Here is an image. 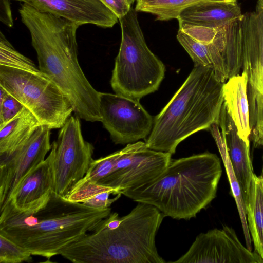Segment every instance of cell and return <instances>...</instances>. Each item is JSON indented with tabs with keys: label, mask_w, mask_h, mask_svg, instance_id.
<instances>
[{
	"label": "cell",
	"mask_w": 263,
	"mask_h": 263,
	"mask_svg": "<svg viewBox=\"0 0 263 263\" xmlns=\"http://www.w3.org/2000/svg\"><path fill=\"white\" fill-rule=\"evenodd\" d=\"M18 12L30 32L40 70L68 96L78 117L101 121L100 92L89 83L78 61L76 31L79 26L25 3Z\"/></svg>",
	"instance_id": "cell-1"
},
{
	"label": "cell",
	"mask_w": 263,
	"mask_h": 263,
	"mask_svg": "<svg viewBox=\"0 0 263 263\" xmlns=\"http://www.w3.org/2000/svg\"><path fill=\"white\" fill-rule=\"evenodd\" d=\"M164 217L156 207L138 202L122 217L111 213L61 255L74 263H164L155 243Z\"/></svg>",
	"instance_id": "cell-2"
},
{
	"label": "cell",
	"mask_w": 263,
	"mask_h": 263,
	"mask_svg": "<svg viewBox=\"0 0 263 263\" xmlns=\"http://www.w3.org/2000/svg\"><path fill=\"white\" fill-rule=\"evenodd\" d=\"M1 212L0 234L33 255L50 259L61 255L111 213V208L93 209L53 192L38 212L24 214L5 208Z\"/></svg>",
	"instance_id": "cell-3"
},
{
	"label": "cell",
	"mask_w": 263,
	"mask_h": 263,
	"mask_svg": "<svg viewBox=\"0 0 263 263\" xmlns=\"http://www.w3.org/2000/svg\"><path fill=\"white\" fill-rule=\"evenodd\" d=\"M222 172L219 157L207 152L172 159L156 179L121 194L156 207L165 217L189 220L216 197Z\"/></svg>",
	"instance_id": "cell-4"
},
{
	"label": "cell",
	"mask_w": 263,
	"mask_h": 263,
	"mask_svg": "<svg viewBox=\"0 0 263 263\" xmlns=\"http://www.w3.org/2000/svg\"><path fill=\"white\" fill-rule=\"evenodd\" d=\"M224 83L213 69L194 64L185 82L154 118L145 139L147 147L172 155L190 136L214 124L219 125Z\"/></svg>",
	"instance_id": "cell-5"
},
{
	"label": "cell",
	"mask_w": 263,
	"mask_h": 263,
	"mask_svg": "<svg viewBox=\"0 0 263 263\" xmlns=\"http://www.w3.org/2000/svg\"><path fill=\"white\" fill-rule=\"evenodd\" d=\"M137 12L132 8L119 19L121 41L110 84L115 93L140 100L158 90L165 66L147 46Z\"/></svg>",
	"instance_id": "cell-6"
},
{
	"label": "cell",
	"mask_w": 263,
	"mask_h": 263,
	"mask_svg": "<svg viewBox=\"0 0 263 263\" xmlns=\"http://www.w3.org/2000/svg\"><path fill=\"white\" fill-rule=\"evenodd\" d=\"M0 87L51 129L61 128L74 112L68 96L41 71L0 65Z\"/></svg>",
	"instance_id": "cell-7"
},
{
	"label": "cell",
	"mask_w": 263,
	"mask_h": 263,
	"mask_svg": "<svg viewBox=\"0 0 263 263\" xmlns=\"http://www.w3.org/2000/svg\"><path fill=\"white\" fill-rule=\"evenodd\" d=\"M60 129L51 144L54 192L65 197L87 173L94 147L84 140L79 117L71 116Z\"/></svg>",
	"instance_id": "cell-8"
},
{
	"label": "cell",
	"mask_w": 263,
	"mask_h": 263,
	"mask_svg": "<svg viewBox=\"0 0 263 263\" xmlns=\"http://www.w3.org/2000/svg\"><path fill=\"white\" fill-rule=\"evenodd\" d=\"M172 154L147 147L145 142L127 144L112 171L98 183L121 192L143 186L158 177L167 168Z\"/></svg>",
	"instance_id": "cell-9"
},
{
	"label": "cell",
	"mask_w": 263,
	"mask_h": 263,
	"mask_svg": "<svg viewBox=\"0 0 263 263\" xmlns=\"http://www.w3.org/2000/svg\"><path fill=\"white\" fill-rule=\"evenodd\" d=\"M101 121L115 144H125L147 138L153 117L139 102L117 93L100 92Z\"/></svg>",
	"instance_id": "cell-10"
},
{
	"label": "cell",
	"mask_w": 263,
	"mask_h": 263,
	"mask_svg": "<svg viewBox=\"0 0 263 263\" xmlns=\"http://www.w3.org/2000/svg\"><path fill=\"white\" fill-rule=\"evenodd\" d=\"M169 262L263 263V259L241 243L233 228L224 226L200 233L185 254Z\"/></svg>",
	"instance_id": "cell-11"
},
{
	"label": "cell",
	"mask_w": 263,
	"mask_h": 263,
	"mask_svg": "<svg viewBox=\"0 0 263 263\" xmlns=\"http://www.w3.org/2000/svg\"><path fill=\"white\" fill-rule=\"evenodd\" d=\"M50 130L46 125H40L15 151L0 157V210L9 202L24 177L46 159L52 147Z\"/></svg>",
	"instance_id": "cell-12"
},
{
	"label": "cell",
	"mask_w": 263,
	"mask_h": 263,
	"mask_svg": "<svg viewBox=\"0 0 263 263\" xmlns=\"http://www.w3.org/2000/svg\"><path fill=\"white\" fill-rule=\"evenodd\" d=\"M53 157V152L51 149L49 155L44 161L22 180L4 208L31 214L46 205L54 192Z\"/></svg>",
	"instance_id": "cell-13"
},
{
	"label": "cell",
	"mask_w": 263,
	"mask_h": 263,
	"mask_svg": "<svg viewBox=\"0 0 263 263\" xmlns=\"http://www.w3.org/2000/svg\"><path fill=\"white\" fill-rule=\"evenodd\" d=\"M12 1L28 4L41 12L65 18L79 26L89 24L111 28L119 21L101 0Z\"/></svg>",
	"instance_id": "cell-14"
},
{
	"label": "cell",
	"mask_w": 263,
	"mask_h": 263,
	"mask_svg": "<svg viewBox=\"0 0 263 263\" xmlns=\"http://www.w3.org/2000/svg\"><path fill=\"white\" fill-rule=\"evenodd\" d=\"M243 14L236 0L203 2L183 10L177 18L179 29L220 28L241 18Z\"/></svg>",
	"instance_id": "cell-15"
},
{
	"label": "cell",
	"mask_w": 263,
	"mask_h": 263,
	"mask_svg": "<svg viewBox=\"0 0 263 263\" xmlns=\"http://www.w3.org/2000/svg\"><path fill=\"white\" fill-rule=\"evenodd\" d=\"M219 125L224 135L229 158L246 204L254 174L250 157V142L244 141L238 135L235 125L224 103Z\"/></svg>",
	"instance_id": "cell-16"
},
{
	"label": "cell",
	"mask_w": 263,
	"mask_h": 263,
	"mask_svg": "<svg viewBox=\"0 0 263 263\" xmlns=\"http://www.w3.org/2000/svg\"><path fill=\"white\" fill-rule=\"evenodd\" d=\"M248 77L244 71L229 78L223 85V103L239 137L250 142L251 129L247 96Z\"/></svg>",
	"instance_id": "cell-17"
},
{
	"label": "cell",
	"mask_w": 263,
	"mask_h": 263,
	"mask_svg": "<svg viewBox=\"0 0 263 263\" xmlns=\"http://www.w3.org/2000/svg\"><path fill=\"white\" fill-rule=\"evenodd\" d=\"M177 39L192 58L194 64H200L213 69L219 81L225 83L228 79L222 56L224 35L220 34L209 43L199 42L179 29Z\"/></svg>",
	"instance_id": "cell-18"
},
{
	"label": "cell",
	"mask_w": 263,
	"mask_h": 263,
	"mask_svg": "<svg viewBox=\"0 0 263 263\" xmlns=\"http://www.w3.org/2000/svg\"><path fill=\"white\" fill-rule=\"evenodd\" d=\"M41 123L27 108L0 128V157L7 156L23 144Z\"/></svg>",
	"instance_id": "cell-19"
},
{
	"label": "cell",
	"mask_w": 263,
	"mask_h": 263,
	"mask_svg": "<svg viewBox=\"0 0 263 263\" xmlns=\"http://www.w3.org/2000/svg\"><path fill=\"white\" fill-rule=\"evenodd\" d=\"M246 206L255 251L263 259V176L253 174Z\"/></svg>",
	"instance_id": "cell-20"
},
{
	"label": "cell",
	"mask_w": 263,
	"mask_h": 263,
	"mask_svg": "<svg viewBox=\"0 0 263 263\" xmlns=\"http://www.w3.org/2000/svg\"><path fill=\"white\" fill-rule=\"evenodd\" d=\"M210 129L218 146L227 171L231 187V193L235 199L241 220L246 247L252 251V239L247 221L246 206L229 158L224 135L222 132H220L217 124L213 125Z\"/></svg>",
	"instance_id": "cell-21"
},
{
	"label": "cell",
	"mask_w": 263,
	"mask_h": 263,
	"mask_svg": "<svg viewBox=\"0 0 263 263\" xmlns=\"http://www.w3.org/2000/svg\"><path fill=\"white\" fill-rule=\"evenodd\" d=\"M242 18L226 26L222 56L228 79L239 74L243 65V31Z\"/></svg>",
	"instance_id": "cell-22"
},
{
	"label": "cell",
	"mask_w": 263,
	"mask_h": 263,
	"mask_svg": "<svg viewBox=\"0 0 263 263\" xmlns=\"http://www.w3.org/2000/svg\"><path fill=\"white\" fill-rule=\"evenodd\" d=\"M231 0H136L137 12L152 14L158 21L177 19L185 9L203 2Z\"/></svg>",
	"instance_id": "cell-23"
},
{
	"label": "cell",
	"mask_w": 263,
	"mask_h": 263,
	"mask_svg": "<svg viewBox=\"0 0 263 263\" xmlns=\"http://www.w3.org/2000/svg\"><path fill=\"white\" fill-rule=\"evenodd\" d=\"M0 65L32 71H40L32 60L15 50L2 32L0 35Z\"/></svg>",
	"instance_id": "cell-24"
},
{
	"label": "cell",
	"mask_w": 263,
	"mask_h": 263,
	"mask_svg": "<svg viewBox=\"0 0 263 263\" xmlns=\"http://www.w3.org/2000/svg\"><path fill=\"white\" fill-rule=\"evenodd\" d=\"M110 191L121 194L117 190L111 187L80 180L64 197L72 202L84 203L102 193Z\"/></svg>",
	"instance_id": "cell-25"
},
{
	"label": "cell",
	"mask_w": 263,
	"mask_h": 263,
	"mask_svg": "<svg viewBox=\"0 0 263 263\" xmlns=\"http://www.w3.org/2000/svg\"><path fill=\"white\" fill-rule=\"evenodd\" d=\"M122 153L123 149L105 157L93 160L87 173L81 180L98 183L112 171L118 159Z\"/></svg>",
	"instance_id": "cell-26"
},
{
	"label": "cell",
	"mask_w": 263,
	"mask_h": 263,
	"mask_svg": "<svg viewBox=\"0 0 263 263\" xmlns=\"http://www.w3.org/2000/svg\"><path fill=\"white\" fill-rule=\"evenodd\" d=\"M31 255L26 249L0 234L1 263L29 262Z\"/></svg>",
	"instance_id": "cell-27"
},
{
	"label": "cell",
	"mask_w": 263,
	"mask_h": 263,
	"mask_svg": "<svg viewBox=\"0 0 263 263\" xmlns=\"http://www.w3.org/2000/svg\"><path fill=\"white\" fill-rule=\"evenodd\" d=\"M25 107L17 99L0 87V128L14 118Z\"/></svg>",
	"instance_id": "cell-28"
},
{
	"label": "cell",
	"mask_w": 263,
	"mask_h": 263,
	"mask_svg": "<svg viewBox=\"0 0 263 263\" xmlns=\"http://www.w3.org/2000/svg\"><path fill=\"white\" fill-rule=\"evenodd\" d=\"M101 1L117 15L119 19L125 15L129 11L132 4L136 1V0Z\"/></svg>",
	"instance_id": "cell-29"
},
{
	"label": "cell",
	"mask_w": 263,
	"mask_h": 263,
	"mask_svg": "<svg viewBox=\"0 0 263 263\" xmlns=\"http://www.w3.org/2000/svg\"><path fill=\"white\" fill-rule=\"evenodd\" d=\"M10 0H0V20L6 26L11 27L13 25Z\"/></svg>",
	"instance_id": "cell-30"
}]
</instances>
